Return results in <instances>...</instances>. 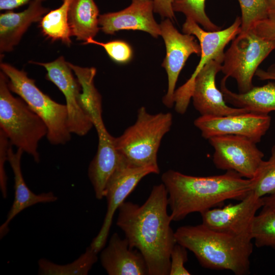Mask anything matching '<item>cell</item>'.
Wrapping results in <instances>:
<instances>
[{"instance_id":"8","label":"cell","mask_w":275,"mask_h":275,"mask_svg":"<svg viewBox=\"0 0 275 275\" xmlns=\"http://www.w3.org/2000/svg\"><path fill=\"white\" fill-rule=\"evenodd\" d=\"M241 18L237 17L233 23L223 30H203L193 20L186 18L182 25L184 34L194 35L201 46L200 60L190 78L175 91L174 97L176 111L184 114L191 98V86L197 73L211 60L223 59L226 46L241 31Z\"/></svg>"},{"instance_id":"7","label":"cell","mask_w":275,"mask_h":275,"mask_svg":"<svg viewBox=\"0 0 275 275\" xmlns=\"http://www.w3.org/2000/svg\"><path fill=\"white\" fill-rule=\"evenodd\" d=\"M275 49V41L264 39L250 30L241 32L224 52L221 71L227 78L235 79L239 93L254 86L253 79L258 67Z\"/></svg>"},{"instance_id":"16","label":"cell","mask_w":275,"mask_h":275,"mask_svg":"<svg viewBox=\"0 0 275 275\" xmlns=\"http://www.w3.org/2000/svg\"><path fill=\"white\" fill-rule=\"evenodd\" d=\"M153 12V0H131V4L124 9L100 15L99 24L107 35H114L121 30H138L157 38L161 31Z\"/></svg>"},{"instance_id":"34","label":"cell","mask_w":275,"mask_h":275,"mask_svg":"<svg viewBox=\"0 0 275 275\" xmlns=\"http://www.w3.org/2000/svg\"><path fill=\"white\" fill-rule=\"evenodd\" d=\"M33 1H39L44 2L47 0H0V10L10 11L18 8Z\"/></svg>"},{"instance_id":"35","label":"cell","mask_w":275,"mask_h":275,"mask_svg":"<svg viewBox=\"0 0 275 275\" xmlns=\"http://www.w3.org/2000/svg\"><path fill=\"white\" fill-rule=\"evenodd\" d=\"M255 75L261 80L275 81V63L270 65L266 70L258 69Z\"/></svg>"},{"instance_id":"2","label":"cell","mask_w":275,"mask_h":275,"mask_svg":"<svg viewBox=\"0 0 275 275\" xmlns=\"http://www.w3.org/2000/svg\"><path fill=\"white\" fill-rule=\"evenodd\" d=\"M168 195L172 221L201 213L228 200H241L253 189V180L227 171L221 175L195 176L169 170L161 175Z\"/></svg>"},{"instance_id":"36","label":"cell","mask_w":275,"mask_h":275,"mask_svg":"<svg viewBox=\"0 0 275 275\" xmlns=\"http://www.w3.org/2000/svg\"><path fill=\"white\" fill-rule=\"evenodd\" d=\"M262 207L275 212V193L262 197Z\"/></svg>"},{"instance_id":"24","label":"cell","mask_w":275,"mask_h":275,"mask_svg":"<svg viewBox=\"0 0 275 275\" xmlns=\"http://www.w3.org/2000/svg\"><path fill=\"white\" fill-rule=\"evenodd\" d=\"M98 253L90 246L71 263L58 264L45 258L38 260L40 275H87L98 260Z\"/></svg>"},{"instance_id":"13","label":"cell","mask_w":275,"mask_h":275,"mask_svg":"<svg viewBox=\"0 0 275 275\" xmlns=\"http://www.w3.org/2000/svg\"><path fill=\"white\" fill-rule=\"evenodd\" d=\"M194 123L202 136L207 140L218 135H236L258 143L268 130L271 118L269 115L249 112L224 116H200Z\"/></svg>"},{"instance_id":"21","label":"cell","mask_w":275,"mask_h":275,"mask_svg":"<svg viewBox=\"0 0 275 275\" xmlns=\"http://www.w3.org/2000/svg\"><path fill=\"white\" fill-rule=\"evenodd\" d=\"M227 79L224 76L220 84V90L227 103L261 114L268 115L271 112L275 111L274 80H270L262 86H254L246 92L236 93L227 87Z\"/></svg>"},{"instance_id":"37","label":"cell","mask_w":275,"mask_h":275,"mask_svg":"<svg viewBox=\"0 0 275 275\" xmlns=\"http://www.w3.org/2000/svg\"><path fill=\"white\" fill-rule=\"evenodd\" d=\"M269 10L275 11V0H265Z\"/></svg>"},{"instance_id":"22","label":"cell","mask_w":275,"mask_h":275,"mask_svg":"<svg viewBox=\"0 0 275 275\" xmlns=\"http://www.w3.org/2000/svg\"><path fill=\"white\" fill-rule=\"evenodd\" d=\"M99 15L94 0H72L68 14L72 36L84 42L94 39L100 30Z\"/></svg>"},{"instance_id":"14","label":"cell","mask_w":275,"mask_h":275,"mask_svg":"<svg viewBox=\"0 0 275 275\" xmlns=\"http://www.w3.org/2000/svg\"><path fill=\"white\" fill-rule=\"evenodd\" d=\"M262 198L253 190L236 204L215 207L201 213L202 223L209 228L235 235L251 237V228Z\"/></svg>"},{"instance_id":"3","label":"cell","mask_w":275,"mask_h":275,"mask_svg":"<svg viewBox=\"0 0 275 275\" xmlns=\"http://www.w3.org/2000/svg\"><path fill=\"white\" fill-rule=\"evenodd\" d=\"M175 235L177 242L193 252L203 267L230 270L235 275L250 274L251 237L215 231L203 223L180 227Z\"/></svg>"},{"instance_id":"9","label":"cell","mask_w":275,"mask_h":275,"mask_svg":"<svg viewBox=\"0 0 275 275\" xmlns=\"http://www.w3.org/2000/svg\"><path fill=\"white\" fill-rule=\"evenodd\" d=\"M30 62L43 67L46 71V79L55 85L64 96L71 133L78 136L86 135L94 125L82 107L80 100L81 87L68 62L63 56L50 62Z\"/></svg>"},{"instance_id":"25","label":"cell","mask_w":275,"mask_h":275,"mask_svg":"<svg viewBox=\"0 0 275 275\" xmlns=\"http://www.w3.org/2000/svg\"><path fill=\"white\" fill-rule=\"evenodd\" d=\"M251 237L257 247H270L275 250V212L262 207L253 219Z\"/></svg>"},{"instance_id":"29","label":"cell","mask_w":275,"mask_h":275,"mask_svg":"<svg viewBox=\"0 0 275 275\" xmlns=\"http://www.w3.org/2000/svg\"><path fill=\"white\" fill-rule=\"evenodd\" d=\"M88 44L101 46L104 49L109 58L119 64H125L129 62L133 56V51L130 45L121 40L102 42L94 39H89L83 43V44Z\"/></svg>"},{"instance_id":"19","label":"cell","mask_w":275,"mask_h":275,"mask_svg":"<svg viewBox=\"0 0 275 275\" xmlns=\"http://www.w3.org/2000/svg\"><path fill=\"white\" fill-rule=\"evenodd\" d=\"M43 2L33 1L22 11H6L0 14V52H10L34 23L39 22L49 9Z\"/></svg>"},{"instance_id":"4","label":"cell","mask_w":275,"mask_h":275,"mask_svg":"<svg viewBox=\"0 0 275 275\" xmlns=\"http://www.w3.org/2000/svg\"><path fill=\"white\" fill-rule=\"evenodd\" d=\"M172 123L171 113L151 114L146 107L139 108L135 123L115 139L116 147L124 163L132 167H159L158 149Z\"/></svg>"},{"instance_id":"6","label":"cell","mask_w":275,"mask_h":275,"mask_svg":"<svg viewBox=\"0 0 275 275\" xmlns=\"http://www.w3.org/2000/svg\"><path fill=\"white\" fill-rule=\"evenodd\" d=\"M0 69L8 78L10 91L22 98L45 122L46 138L52 145H64L71 138L66 104L58 103L43 93L26 72L8 63L1 62Z\"/></svg>"},{"instance_id":"32","label":"cell","mask_w":275,"mask_h":275,"mask_svg":"<svg viewBox=\"0 0 275 275\" xmlns=\"http://www.w3.org/2000/svg\"><path fill=\"white\" fill-rule=\"evenodd\" d=\"M10 145L7 136L0 129V189L4 198L7 197L8 177L5 169V164L8 161V149Z\"/></svg>"},{"instance_id":"12","label":"cell","mask_w":275,"mask_h":275,"mask_svg":"<svg viewBox=\"0 0 275 275\" xmlns=\"http://www.w3.org/2000/svg\"><path fill=\"white\" fill-rule=\"evenodd\" d=\"M159 25L160 36L166 48L161 66L167 72L168 79V90L162 102L167 107L172 108L174 105L175 87L179 74L189 57L192 54L200 56L201 48L195 36L180 33L171 19L167 18Z\"/></svg>"},{"instance_id":"18","label":"cell","mask_w":275,"mask_h":275,"mask_svg":"<svg viewBox=\"0 0 275 275\" xmlns=\"http://www.w3.org/2000/svg\"><path fill=\"white\" fill-rule=\"evenodd\" d=\"M101 264L108 275H147L148 268L142 253L131 248L127 239L117 233L111 237L108 244L100 255Z\"/></svg>"},{"instance_id":"11","label":"cell","mask_w":275,"mask_h":275,"mask_svg":"<svg viewBox=\"0 0 275 275\" xmlns=\"http://www.w3.org/2000/svg\"><path fill=\"white\" fill-rule=\"evenodd\" d=\"M159 172V167H129L123 161L116 169L108 180L105 190L107 210L103 223L90 245L97 253L102 250L106 242L114 214L119 207L144 177L151 174H158Z\"/></svg>"},{"instance_id":"30","label":"cell","mask_w":275,"mask_h":275,"mask_svg":"<svg viewBox=\"0 0 275 275\" xmlns=\"http://www.w3.org/2000/svg\"><path fill=\"white\" fill-rule=\"evenodd\" d=\"M187 249L177 242L173 247L170 256L169 275H189L190 272L184 267L187 261Z\"/></svg>"},{"instance_id":"33","label":"cell","mask_w":275,"mask_h":275,"mask_svg":"<svg viewBox=\"0 0 275 275\" xmlns=\"http://www.w3.org/2000/svg\"><path fill=\"white\" fill-rule=\"evenodd\" d=\"M173 0H153L154 12L159 14L161 17L171 19H175L174 11L173 9Z\"/></svg>"},{"instance_id":"31","label":"cell","mask_w":275,"mask_h":275,"mask_svg":"<svg viewBox=\"0 0 275 275\" xmlns=\"http://www.w3.org/2000/svg\"><path fill=\"white\" fill-rule=\"evenodd\" d=\"M250 30L264 39L275 41V11L269 10L267 17L255 22Z\"/></svg>"},{"instance_id":"1","label":"cell","mask_w":275,"mask_h":275,"mask_svg":"<svg viewBox=\"0 0 275 275\" xmlns=\"http://www.w3.org/2000/svg\"><path fill=\"white\" fill-rule=\"evenodd\" d=\"M168 206V191L162 183L153 186L141 206L124 201L118 209L116 224L129 246L143 255L149 275L170 274L171 253L177 241Z\"/></svg>"},{"instance_id":"26","label":"cell","mask_w":275,"mask_h":275,"mask_svg":"<svg viewBox=\"0 0 275 275\" xmlns=\"http://www.w3.org/2000/svg\"><path fill=\"white\" fill-rule=\"evenodd\" d=\"M253 180L252 190L259 197L275 193V145L268 159L260 163Z\"/></svg>"},{"instance_id":"27","label":"cell","mask_w":275,"mask_h":275,"mask_svg":"<svg viewBox=\"0 0 275 275\" xmlns=\"http://www.w3.org/2000/svg\"><path fill=\"white\" fill-rule=\"evenodd\" d=\"M205 3V0H173L172 6L174 12L182 13L206 31L221 30L222 27L214 24L206 14Z\"/></svg>"},{"instance_id":"17","label":"cell","mask_w":275,"mask_h":275,"mask_svg":"<svg viewBox=\"0 0 275 275\" xmlns=\"http://www.w3.org/2000/svg\"><path fill=\"white\" fill-rule=\"evenodd\" d=\"M98 138L96 153L88 169V176L97 200L104 197L106 184L121 164L122 158L118 151L115 139L107 130L104 123L95 127Z\"/></svg>"},{"instance_id":"10","label":"cell","mask_w":275,"mask_h":275,"mask_svg":"<svg viewBox=\"0 0 275 275\" xmlns=\"http://www.w3.org/2000/svg\"><path fill=\"white\" fill-rule=\"evenodd\" d=\"M208 141L214 149L212 161L217 169L234 171L247 179L255 176L264 157L257 143L236 135L213 136Z\"/></svg>"},{"instance_id":"15","label":"cell","mask_w":275,"mask_h":275,"mask_svg":"<svg viewBox=\"0 0 275 275\" xmlns=\"http://www.w3.org/2000/svg\"><path fill=\"white\" fill-rule=\"evenodd\" d=\"M223 62V59L209 61L193 80L191 98L194 107L201 116H224L249 112L228 105L222 91L217 88L216 76L221 71Z\"/></svg>"},{"instance_id":"5","label":"cell","mask_w":275,"mask_h":275,"mask_svg":"<svg viewBox=\"0 0 275 275\" xmlns=\"http://www.w3.org/2000/svg\"><path fill=\"white\" fill-rule=\"evenodd\" d=\"M0 129L10 144L40 162L39 143L46 136L44 121L20 97L14 96L9 88L8 78L0 71Z\"/></svg>"},{"instance_id":"23","label":"cell","mask_w":275,"mask_h":275,"mask_svg":"<svg viewBox=\"0 0 275 275\" xmlns=\"http://www.w3.org/2000/svg\"><path fill=\"white\" fill-rule=\"evenodd\" d=\"M72 0H62L58 8L49 10L39 21L43 35L52 41L60 40L69 47L72 44L69 10Z\"/></svg>"},{"instance_id":"28","label":"cell","mask_w":275,"mask_h":275,"mask_svg":"<svg viewBox=\"0 0 275 275\" xmlns=\"http://www.w3.org/2000/svg\"><path fill=\"white\" fill-rule=\"evenodd\" d=\"M241 12V31L250 30L257 21L267 17L269 8L265 0H238Z\"/></svg>"},{"instance_id":"20","label":"cell","mask_w":275,"mask_h":275,"mask_svg":"<svg viewBox=\"0 0 275 275\" xmlns=\"http://www.w3.org/2000/svg\"><path fill=\"white\" fill-rule=\"evenodd\" d=\"M12 146L11 144L9 147L8 161L14 174V199L5 221L0 227L1 238L8 233L9 224L22 210L38 203H52L58 200L51 191L36 194L29 189L21 170V158L24 152L20 149L14 152Z\"/></svg>"}]
</instances>
